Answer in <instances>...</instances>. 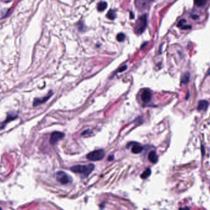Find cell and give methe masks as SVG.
I'll return each mask as SVG.
<instances>
[{
    "mask_svg": "<svg viewBox=\"0 0 210 210\" xmlns=\"http://www.w3.org/2000/svg\"><path fill=\"white\" fill-rule=\"evenodd\" d=\"M95 165L92 163L88 165H77L72 167L70 170L74 173H79L83 175L84 176H87L94 170Z\"/></svg>",
    "mask_w": 210,
    "mask_h": 210,
    "instance_id": "1",
    "label": "cell"
},
{
    "mask_svg": "<svg viewBox=\"0 0 210 210\" xmlns=\"http://www.w3.org/2000/svg\"><path fill=\"white\" fill-rule=\"evenodd\" d=\"M147 25V16L144 14L140 16L136 20L134 27V31L136 35L142 34Z\"/></svg>",
    "mask_w": 210,
    "mask_h": 210,
    "instance_id": "2",
    "label": "cell"
},
{
    "mask_svg": "<svg viewBox=\"0 0 210 210\" xmlns=\"http://www.w3.org/2000/svg\"><path fill=\"white\" fill-rule=\"evenodd\" d=\"M104 151L102 149H98L89 153L87 155V159L91 161H98L102 160L104 157Z\"/></svg>",
    "mask_w": 210,
    "mask_h": 210,
    "instance_id": "3",
    "label": "cell"
},
{
    "mask_svg": "<svg viewBox=\"0 0 210 210\" xmlns=\"http://www.w3.org/2000/svg\"><path fill=\"white\" fill-rule=\"evenodd\" d=\"M65 137V134L60 131H54L51 134V139H50V143L51 144L54 145L57 143L58 141L62 140Z\"/></svg>",
    "mask_w": 210,
    "mask_h": 210,
    "instance_id": "4",
    "label": "cell"
},
{
    "mask_svg": "<svg viewBox=\"0 0 210 210\" xmlns=\"http://www.w3.org/2000/svg\"><path fill=\"white\" fill-rule=\"evenodd\" d=\"M57 180L62 184H66L70 182V177L66 173L62 171H59L57 173Z\"/></svg>",
    "mask_w": 210,
    "mask_h": 210,
    "instance_id": "5",
    "label": "cell"
},
{
    "mask_svg": "<svg viewBox=\"0 0 210 210\" xmlns=\"http://www.w3.org/2000/svg\"><path fill=\"white\" fill-rule=\"evenodd\" d=\"M53 95V92L52 91H50L49 92V93L45 96L43 98H35L33 102V106H37L38 105H40L41 104H43L44 103L46 102L47 100L51 98Z\"/></svg>",
    "mask_w": 210,
    "mask_h": 210,
    "instance_id": "6",
    "label": "cell"
},
{
    "mask_svg": "<svg viewBox=\"0 0 210 210\" xmlns=\"http://www.w3.org/2000/svg\"><path fill=\"white\" fill-rule=\"evenodd\" d=\"M17 117H18V116L15 113H11V112L9 113L8 115L7 116L6 119L4 122L0 123V130L3 129V128L6 126V125L7 124V123L16 119V118H17Z\"/></svg>",
    "mask_w": 210,
    "mask_h": 210,
    "instance_id": "7",
    "label": "cell"
},
{
    "mask_svg": "<svg viewBox=\"0 0 210 210\" xmlns=\"http://www.w3.org/2000/svg\"><path fill=\"white\" fill-rule=\"evenodd\" d=\"M141 98L144 103H149L152 98L151 92H150V90H148V89L144 90L142 94H141Z\"/></svg>",
    "mask_w": 210,
    "mask_h": 210,
    "instance_id": "8",
    "label": "cell"
},
{
    "mask_svg": "<svg viewBox=\"0 0 210 210\" xmlns=\"http://www.w3.org/2000/svg\"><path fill=\"white\" fill-rule=\"evenodd\" d=\"M209 105V103L207 101V100H200L198 102V106H197V110L198 111H201L205 110V109H207Z\"/></svg>",
    "mask_w": 210,
    "mask_h": 210,
    "instance_id": "9",
    "label": "cell"
},
{
    "mask_svg": "<svg viewBox=\"0 0 210 210\" xmlns=\"http://www.w3.org/2000/svg\"><path fill=\"white\" fill-rule=\"evenodd\" d=\"M148 159L150 162L153 163H156L158 161V156L155 151H151L148 156Z\"/></svg>",
    "mask_w": 210,
    "mask_h": 210,
    "instance_id": "10",
    "label": "cell"
},
{
    "mask_svg": "<svg viewBox=\"0 0 210 210\" xmlns=\"http://www.w3.org/2000/svg\"><path fill=\"white\" fill-rule=\"evenodd\" d=\"M143 150V148L141 146V145H140L139 144L135 143L133 145V146H132L131 152L133 154H140V152H142Z\"/></svg>",
    "mask_w": 210,
    "mask_h": 210,
    "instance_id": "11",
    "label": "cell"
},
{
    "mask_svg": "<svg viewBox=\"0 0 210 210\" xmlns=\"http://www.w3.org/2000/svg\"><path fill=\"white\" fill-rule=\"evenodd\" d=\"M190 79V73L189 72H185V73L181 76V83L182 84H186L189 83Z\"/></svg>",
    "mask_w": 210,
    "mask_h": 210,
    "instance_id": "12",
    "label": "cell"
},
{
    "mask_svg": "<svg viewBox=\"0 0 210 210\" xmlns=\"http://www.w3.org/2000/svg\"><path fill=\"white\" fill-rule=\"evenodd\" d=\"M107 3L105 1H102L98 4L97 6V9L100 12H102L104 11L107 8Z\"/></svg>",
    "mask_w": 210,
    "mask_h": 210,
    "instance_id": "13",
    "label": "cell"
},
{
    "mask_svg": "<svg viewBox=\"0 0 210 210\" xmlns=\"http://www.w3.org/2000/svg\"><path fill=\"white\" fill-rule=\"evenodd\" d=\"M106 17L108 18L110 20H114L115 19V18L116 17V12H115V11L113 10V9H111L109 10L107 14H106Z\"/></svg>",
    "mask_w": 210,
    "mask_h": 210,
    "instance_id": "14",
    "label": "cell"
},
{
    "mask_svg": "<svg viewBox=\"0 0 210 210\" xmlns=\"http://www.w3.org/2000/svg\"><path fill=\"white\" fill-rule=\"evenodd\" d=\"M150 174H151V170L148 168L141 175V177L142 179H146L150 175Z\"/></svg>",
    "mask_w": 210,
    "mask_h": 210,
    "instance_id": "15",
    "label": "cell"
},
{
    "mask_svg": "<svg viewBox=\"0 0 210 210\" xmlns=\"http://www.w3.org/2000/svg\"><path fill=\"white\" fill-rule=\"evenodd\" d=\"M194 1L196 6H197L198 7H202L206 4L207 0H194Z\"/></svg>",
    "mask_w": 210,
    "mask_h": 210,
    "instance_id": "16",
    "label": "cell"
},
{
    "mask_svg": "<svg viewBox=\"0 0 210 210\" xmlns=\"http://www.w3.org/2000/svg\"><path fill=\"white\" fill-rule=\"evenodd\" d=\"M125 35L124 33H119L117 35V40L118 41H119V42L124 41V39H125Z\"/></svg>",
    "mask_w": 210,
    "mask_h": 210,
    "instance_id": "17",
    "label": "cell"
},
{
    "mask_svg": "<svg viewBox=\"0 0 210 210\" xmlns=\"http://www.w3.org/2000/svg\"><path fill=\"white\" fill-rule=\"evenodd\" d=\"M127 66L126 65H124L123 66L121 67V68H119V69H118V70H117V71H116V72H123L124 71L126 70H127Z\"/></svg>",
    "mask_w": 210,
    "mask_h": 210,
    "instance_id": "18",
    "label": "cell"
},
{
    "mask_svg": "<svg viewBox=\"0 0 210 210\" xmlns=\"http://www.w3.org/2000/svg\"><path fill=\"white\" fill-rule=\"evenodd\" d=\"M186 22V21L185 20H184V19H182V20H181L178 22V24H177V26L180 27V28H181L182 26H184V23H185Z\"/></svg>",
    "mask_w": 210,
    "mask_h": 210,
    "instance_id": "19",
    "label": "cell"
},
{
    "mask_svg": "<svg viewBox=\"0 0 210 210\" xmlns=\"http://www.w3.org/2000/svg\"><path fill=\"white\" fill-rule=\"evenodd\" d=\"M114 159V156H109L108 158V161H112V160Z\"/></svg>",
    "mask_w": 210,
    "mask_h": 210,
    "instance_id": "20",
    "label": "cell"
},
{
    "mask_svg": "<svg viewBox=\"0 0 210 210\" xmlns=\"http://www.w3.org/2000/svg\"><path fill=\"white\" fill-rule=\"evenodd\" d=\"M180 210H190V208L188 207H184V208H180Z\"/></svg>",
    "mask_w": 210,
    "mask_h": 210,
    "instance_id": "21",
    "label": "cell"
},
{
    "mask_svg": "<svg viewBox=\"0 0 210 210\" xmlns=\"http://www.w3.org/2000/svg\"><path fill=\"white\" fill-rule=\"evenodd\" d=\"M130 17L131 19H133L134 18V15H133V14L132 12H130Z\"/></svg>",
    "mask_w": 210,
    "mask_h": 210,
    "instance_id": "22",
    "label": "cell"
},
{
    "mask_svg": "<svg viewBox=\"0 0 210 210\" xmlns=\"http://www.w3.org/2000/svg\"><path fill=\"white\" fill-rule=\"evenodd\" d=\"M149 1H154V0H149Z\"/></svg>",
    "mask_w": 210,
    "mask_h": 210,
    "instance_id": "23",
    "label": "cell"
},
{
    "mask_svg": "<svg viewBox=\"0 0 210 210\" xmlns=\"http://www.w3.org/2000/svg\"><path fill=\"white\" fill-rule=\"evenodd\" d=\"M0 210H2V209H1V208H0Z\"/></svg>",
    "mask_w": 210,
    "mask_h": 210,
    "instance_id": "24",
    "label": "cell"
}]
</instances>
